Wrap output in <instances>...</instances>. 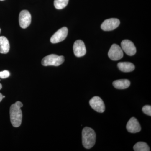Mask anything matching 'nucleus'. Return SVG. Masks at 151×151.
<instances>
[{
  "mask_svg": "<svg viewBox=\"0 0 151 151\" xmlns=\"http://www.w3.org/2000/svg\"><path fill=\"white\" fill-rule=\"evenodd\" d=\"M82 142L85 148L91 149L96 142V134L92 128L86 127L82 132Z\"/></svg>",
  "mask_w": 151,
  "mask_h": 151,
  "instance_id": "1",
  "label": "nucleus"
},
{
  "mask_svg": "<svg viewBox=\"0 0 151 151\" xmlns=\"http://www.w3.org/2000/svg\"><path fill=\"white\" fill-rule=\"evenodd\" d=\"M20 107L16 103L11 105L10 116L12 125L14 127H18L22 124V114Z\"/></svg>",
  "mask_w": 151,
  "mask_h": 151,
  "instance_id": "2",
  "label": "nucleus"
},
{
  "mask_svg": "<svg viewBox=\"0 0 151 151\" xmlns=\"http://www.w3.org/2000/svg\"><path fill=\"white\" fill-rule=\"evenodd\" d=\"M64 61V56L50 54L44 58L42 60V64L45 66L50 65L58 66L61 65Z\"/></svg>",
  "mask_w": 151,
  "mask_h": 151,
  "instance_id": "3",
  "label": "nucleus"
},
{
  "mask_svg": "<svg viewBox=\"0 0 151 151\" xmlns=\"http://www.w3.org/2000/svg\"><path fill=\"white\" fill-rule=\"evenodd\" d=\"M108 57L113 60H118L124 56L122 48L118 45L114 44L111 46L108 53Z\"/></svg>",
  "mask_w": 151,
  "mask_h": 151,
  "instance_id": "4",
  "label": "nucleus"
},
{
  "mask_svg": "<svg viewBox=\"0 0 151 151\" xmlns=\"http://www.w3.org/2000/svg\"><path fill=\"white\" fill-rule=\"evenodd\" d=\"M68 29L66 27H63L58 30L51 37L50 42L51 43L55 44L63 41L67 37Z\"/></svg>",
  "mask_w": 151,
  "mask_h": 151,
  "instance_id": "5",
  "label": "nucleus"
},
{
  "mask_svg": "<svg viewBox=\"0 0 151 151\" xmlns=\"http://www.w3.org/2000/svg\"><path fill=\"white\" fill-rule=\"evenodd\" d=\"M31 22V15L29 11L23 10L19 15V23L22 28L25 29L29 26Z\"/></svg>",
  "mask_w": 151,
  "mask_h": 151,
  "instance_id": "6",
  "label": "nucleus"
},
{
  "mask_svg": "<svg viewBox=\"0 0 151 151\" xmlns=\"http://www.w3.org/2000/svg\"><path fill=\"white\" fill-rule=\"evenodd\" d=\"M120 24V21L119 19H109L104 21L101 25V28L103 30L110 31L116 29Z\"/></svg>",
  "mask_w": 151,
  "mask_h": 151,
  "instance_id": "7",
  "label": "nucleus"
},
{
  "mask_svg": "<svg viewBox=\"0 0 151 151\" xmlns=\"http://www.w3.org/2000/svg\"><path fill=\"white\" fill-rule=\"evenodd\" d=\"M89 104L94 111L98 113H103L105 111V104L100 97H93L89 101Z\"/></svg>",
  "mask_w": 151,
  "mask_h": 151,
  "instance_id": "8",
  "label": "nucleus"
},
{
  "mask_svg": "<svg viewBox=\"0 0 151 151\" xmlns=\"http://www.w3.org/2000/svg\"><path fill=\"white\" fill-rule=\"evenodd\" d=\"M121 46L123 51L128 55L132 56L136 54L137 50L132 42L128 40L122 41Z\"/></svg>",
  "mask_w": 151,
  "mask_h": 151,
  "instance_id": "9",
  "label": "nucleus"
},
{
  "mask_svg": "<svg viewBox=\"0 0 151 151\" xmlns=\"http://www.w3.org/2000/svg\"><path fill=\"white\" fill-rule=\"evenodd\" d=\"M73 50L74 54L77 57L84 56L86 53V48L83 41H76L73 44Z\"/></svg>",
  "mask_w": 151,
  "mask_h": 151,
  "instance_id": "10",
  "label": "nucleus"
},
{
  "mask_svg": "<svg viewBox=\"0 0 151 151\" xmlns=\"http://www.w3.org/2000/svg\"><path fill=\"white\" fill-rule=\"evenodd\" d=\"M127 129L130 133H136L140 132L141 127L138 120L134 117H132L127 123Z\"/></svg>",
  "mask_w": 151,
  "mask_h": 151,
  "instance_id": "11",
  "label": "nucleus"
},
{
  "mask_svg": "<svg viewBox=\"0 0 151 151\" xmlns=\"http://www.w3.org/2000/svg\"><path fill=\"white\" fill-rule=\"evenodd\" d=\"M9 50L10 44L8 40L5 37H0V53L6 54Z\"/></svg>",
  "mask_w": 151,
  "mask_h": 151,
  "instance_id": "12",
  "label": "nucleus"
},
{
  "mask_svg": "<svg viewBox=\"0 0 151 151\" xmlns=\"http://www.w3.org/2000/svg\"><path fill=\"white\" fill-rule=\"evenodd\" d=\"M118 67L119 70L124 72H129L135 69V66L132 63L120 62L118 63Z\"/></svg>",
  "mask_w": 151,
  "mask_h": 151,
  "instance_id": "13",
  "label": "nucleus"
},
{
  "mask_svg": "<svg viewBox=\"0 0 151 151\" xmlns=\"http://www.w3.org/2000/svg\"><path fill=\"white\" fill-rule=\"evenodd\" d=\"M113 86L117 89H127L130 85V81L128 79H119L113 81Z\"/></svg>",
  "mask_w": 151,
  "mask_h": 151,
  "instance_id": "14",
  "label": "nucleus"
},
{
  "mask_svg": "<svg viewBox=\"0 0 151 151\" xmlns=\"http://www.w3.org/2000/svg\"><path fill=\"white\" fill-rule=\"evenodd\" d=\"M135 151H149L150 148L147 143L144 142H138L134 146Z\"/></svg>",
  "mask_w": 151,
  "mask_h": 151,
  "instance_id": "15",
  "label": "nucleus"
},
{
  "mask_svg": "<svg viewBox=\"0 0 151 151\" xmlns=\"http://www.w3.org/2000/svg\"><path fill=\"white\" fill-rule=\"evenodd\" d=\"M69 0H54L55 7L57 9H62L67 6Z\"/></svg>",
  "mask_w": 151,
  "mask_h": 151,
  "instance_id": "16",
  "label": "nucleus"
},
{
  "mask_svg": "<svg viewBox=\"0 0 151 151\" xmlns=\"http://www.w3.org/2000/svg\"><path fill=\"white\" fill-rule=\"evenodd\" d=\"M142 111L145 114H147L149 116H151V106L150 105H145L143 107Z\"/></svg>",
  "mask_w": 151,
  "mask_h": 151,
  "instance_id": "17",
  "label": "nucleus"
},
{
  "mask_svg": "<svg viewBox=\"0 0 151 151\" xmlns=\"http://www.w3.org/2000/svg\"><path fill=\"white\" fill-rule=\"evenodd\" d=\"M10 72L8 70H4L0 72V78H6L9 77L10 76Z\"/></svg>",
  "mask_w": 151,
  "mask_h": 151,
  "instance_id": "18",
  "label": "nucleus"
},
{
  "mask_svg": "<svg viewBox=\"0 0 151 151\" xmlns=\"http://www.w3.org/2000/svg\"><path fill=\"white\" fill-rule=\"evenodd\" d=\"M3 95L2 94L0 93V102L2 101V99H3Z\"/></svg>",
  "mask_w": 151,
  "mask_h": 151,
  "instance_id": "19",
  "label": "nucleus"
},
{
  "mask_svg": "<svg viewBox=\"0 0 151 151\" xmlns=\"http://www.w3.org/2000/svg\"><path fill=\"white\" fill-rule=\"evenodd\" d=\"M2 86L1 84H0V90L2 89Z\"/></svg>",
  "mask_w": 151,
  "mask_h": 151,
  "instance_id": "20",
  "label": "nucleus"
},
{
  "mask_svg": "<svg viewBox=\"0 0 151 151\" xmlns=\"http://www.w3.org/2000/svg\"><path fill=\"white\" fill-rule=\"evenodd\" d=\"M3 98H5V96H3Z\"/></svg>",
  "mask_w": 151,
  "mask_h": 151,
  "instance_id": "21",
  "label": "nucleus"
},
{
  "mask_svg": "<svg viewBox=\"0 0 151 151\" xmlns=\"http://www.w3.org/2000/svg\"><path fill=\"white\" fill-rule=\"evenodd\" d=\"M1 29H0V33H1Z\"/></svg>",
  "mask_w": 151,
  "mask_h": 151,
  "instance_id": "22",
  "label": "nucleus"
},
{
  "mask_svg": "<svg viewBox=\"0 0 151 151\" xmlns=\"http://www.w3.org/2000/svg\"><path fill=\"white\" fill-rule=\"evenodd\" d=\"M0 1H4V0H0Z\"/></svg>",
  "mask_w": 151,
  "mask_h": 151,
  "instance_id": "23",
  "label": "nucleus"
},
{
  "mask_svg": "<svg viewBox=\"0 0 151 151\" xmlns=\"http://www.w3.org/2000/svg\"></svg>",
  "mask_w": 151,
  "mask_h": 151,
  "instance_id": "24",
  "label": "nucleus"
}]
</instances>
